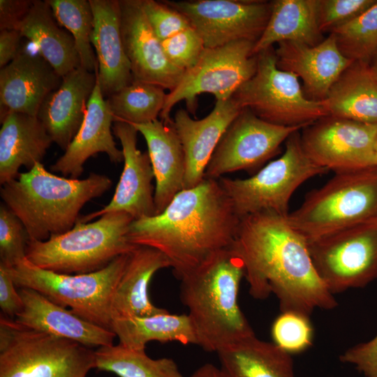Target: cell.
Instances as JSON below:
<instances>
[{"mask_svg": "<svg viewBox=\"0 0 377 377\" xmlns=\"http://www.w3.org/2000/svg\"><path fill=\"white\" fill-rule=\"evenodd\" d=\"M288 215L263 211L240 219L230 248L242 261L249 293L258 300L274 294L281 312L309 316L317 308H335L333 294L313 265L307 240Z\"/></svg>", "mask_w": 377, "mask_h": 377, "instance_id": "cell-1", "label": "cell"}, {"mask_svg": "<svg viewBox=\"0 0 377 377\" xmlns=\"http://www.w3.org/2000/svg\"><path fill=\"white\" fill-rule=\"evenodd\" d=\"M239 221L219 180L205 178L179 192L161 213L134 219L127 239L164 254L180 280L230 248Z\"/></svg>", "mask_w": 377, "mask_h": 377, "instance_id": "cell-2", "label": "cell"}, {"mask_svg": "<svg viewBox=\"0 0 377 377\" xmlns=\"http://www.w3.org/2000/svg\"><path fill=\"white\" fill-rule=\"evenodd\" d=\"M244 265L231 248L214 254L180 281V298L198 345L216 352L255 336L238 304Z\"/></svg>", "mask_w": 377, "mask_h": 377, "instance_id": "cell-3", "label": "cell"}, {"mask_svg": "<svg viewBox=\"0 0 377 377\" xmlns=\"http://www.w3.org/2000/svg\"><path fill=\"white\" fill-rule=\"evenodd\" d=\"M112 185L104 175L91 172L82 179L64 177L37 163L1 185L0 196L22 222L29 239L45 241L73 228L84 205Z\"/></svg>", "mask_w": 377, "mask_h": 377, "instance_id": "cell-4", "label": "cell"}, {"mask_svg": "<svg viewBox=\"0 0 377 377\" xmlns=\"http://www.w3.org/2000/svg\"><path fill=\"white\" fill-rule=\"evenodd\" d=\"M133 220L128 214L117 212L105 214L94 221H77L70 230L47 240L29 239L26 258L40 268L59 274L98 271L138 246L127 239Z\"/></svg>", "mask_w": 377, "mask_h": 377, "instance_id": "cell-5", "label": "cell"}, {"mask_svg": "<svg viewBox=\"0 0 377 377\" xmlns=\"http://www.w3.org/2000/svg\"><path fill=\"white\" fill-rule=\"evenodd\" d=\"M288 219L307 242L377 219V165L335 173Z\"/></svg>", "mask_w": 377, "mask_h": 377, "instance_id": "cell-6", "label": "cell"}, {"mask_svg": "<svg viewBox=\"0 0 377 377\" xmlns=\"http://www.w3.org/2000/svg\"><path fill=\"white\" fill-rule=\"evenodd\" d=\"M129 254H122L104 268L87 274L54 272L27 258L12 267H4L17 288L35 290L57 304L69 307L82 318L111 330L113 295Z\"/></svg>", "mask_w": 377, "mask_h": 377, "instance_id": "cell-7", "label": "cell"}, {"mask_svg": "<svg viewBox=\"0 0 377 377\" xmlns=\"http://www.w3.org/2000/svg\"><path fill=\"white\" fill-rule=\"evenodd\" d=\"M95 351L0 318V377H86Z\"/></svg>", "mask_w": 377, "mask_h": 377, "instance_id": "cell-8", "label": "cell"}, {"mask_svg": "<svg viewBox=\"0 0 377 377\" xmlns=\"http://www.w3.org/2000/svg\"><path fill=\"white\" fill-rule=\"evenodd\" d=\"M327 171L308 157L296 131L286 140L284 153L251 177H222L218 180L239 219L263 211L286 216L294 191L305 181Z\"/></svg>", "mask_w": 377, "mask_h": 377, "instance_id": "cell-9", "label": "cell"}, {"mask_svg": "<svg viewBox=\"0 0 377 377\" xmlns=\"http://www.w3.org/2000/svg\"><path fill=\"white\" fill-rule=\"evenodd\" d=\"M256 55L255 74L232 96L242 108L284 126L306 127L328 116L321 101L306 96L297 75L277 67L274 47Z\"/></svg>", "mask_w": 377, "mask_h": 377, "instance_id": "cell-10", "label": "cell"}, {"mask_svg": "<svg viewBox=\"0 0 377 377\" xmlns=\"http://www.w3.org/2000/svg\"><path fill=\"white\" fill-rule=\"evenodd\" d=\"M254 45L242 40L205 47L195 65L186 71L178 84L166 94L161 120L168 124L172 108L182 101H185L186 110L195 114L197 97L202 94H212L216 101L231 98L256 71Z\"/></svg>", "mask_w": 377, "mask_h": 377, "instance_id": "cell-11", "label": "cell"}, {"mask_svg": "<svg viewBox=\"0 0 377 377\" xmlns=\"http://www.w3.org/2000/svg\"><path fill=\"white\" fill-rule=\"evenodd\" d=\"M308 246L317 274L333 295L377 279V219L308 242Z\"/></svg>", "mask_w": 377, "mask_h": 377, "instance_id": "cell-12", "label": "cell"}, {"mask_svg": "<svg viewBox=\"0 0 377 377\" xmlns=\"http://www.w3.org/2000/svg\"><path fill=\"white\" fill-rule=\"evenodd\" d=\"M304 126L267 122L242 108L221 138L205 171V178L245 170L258 172L278 151L281 143Z\"/></svg>", "mask_w": 377, "mask_h": 377, "instance_id": "cell-13", "label": "cell"}, {"mask_svg": "<svg viewBox=\"0 0 377 377\" xmlns=\"http://www.w3.org/2000/svg\"><path fill=\"white\" fill-rule=\"evenodd\" d=\"M163 1L185 16L206 48L242 40L256 43L271 13V1Z\"/></svg>", "mask_w": 377, "mask_h": 377, "instance_id": "cell-14", "label": "cell"}, {"mask_svg": "<svg viewBox=\"0 0 377 377\" xmlns=\"http://www.w3.org/2000/svg\"><path fill=\"white\" fill-rule=\"evenodd\" d=\"M377 124L332 116L304 128L301 144L316 165L337 172L376 165Z\"/></svg>", "mask_w": 377, "mask_h": 377, "instance_id": "cell-15", "label": "cell"}, {"mask_svg": "<svg viewBox=\"0 0 377 377\" xmlns=\"http://www.w3.org/2000/svg\"><path fill=\"white\" fill-rule=\"evenodd\" d=\"M113 135L121 145L124 168L115 192L110 202L101 209L79 217V221L87 223L101 216L124 212L133 219L150 217L156 214L152 180L154 174L147 151L141 152L137 147L138 131L131 124L115 121Z\"/></svg>", "mask_w": 377, "mask_h": 377, "instance_id": "cell-16", "label": "cell"}, {"mask_svg": "<svg viewBox=\"0 0 377 377\" xmlns=\"http://www.w3.org/2000/svg\"><path fill=\"white\" fill-rule=\"evenodd\" d=\"M119 4L121 37L133 80L172 90L184 72L166 57L162 42L151 27L140 0H119Z\"/></svg>", "mask_w": 377, "mask_h": 377, "instance_id": "cell-17", "label": "cell"}, {"mask_svg": "<svg viewBox=\"0 0 377 377\" xmlns=\"http://www.w3.org/2000/svg\"><path fill=\"white\" fill-rule=\"evenodd\" d=\"M242 108L232 97L216 101L212 112L201 119L178 110L170 122L182 143L186 161L184 189L198 185L205 179L207 165L223 134Z\"/></svg>", "mask_w": 377, "mask_h": 377, "instance_id": "cell-18", "label": "cell"}, {"mask_svg": "<svg viewBox=\"0 0 377 377\" xmlns=\"http://www.w3.org/2000/svg\"><path fill=\"white\" fill-rule=\"evenodd\" d=\"M277 67L300 77L306 96L322 101L341 73L354 61L340 52L332 34L316 45L283 41L274 48Z\"/></svg>", "mask_w": 377, "mask_h": 377, "instance_id": "cell-19", "label": "cell"}, {"mask_svg": "<svg viewBox=\"0 0 377 377\" xmlns=\"http://www.w3.org/2000/svg\"><path fill=\"white\" fill-rule=\"evenodd\" d=\"M62 79L44 58L22 49L0 70V117L9 112L37 117L43 102Z\"/></svg>", "mask_w": 377, "mask_h": 377, "instance_id": "cell-20", "label": "cell"}, {"mask_svg": "<svg viewBox=\"0 0 377 377\" xmlns=\"http://www.w3.org/2000/svg\"><path fill=\"white\" fill-rule=\"evenodd\" d=\"M23 301L15 321L24 327L91 348L113 344L115 334L86 320L31 288H19Z\"/></svg>", "mask_w": 377, "mask_h": 377, "instance_id": "cell-21", "label": "cell"}, {"mask_svg": "<svg viewBox=\"0 0 377 377\" xmlns=\"http://www.w3.org/2000/svg\"><path fill=\"white\" fill-rule=\"evenodd\" d=\"M96 84V74L80 66L64 76L59 88L43 102L37 117L62 150L78 132Z\"/></svg>", "mask_w": 377, "mask_h": 377, "instance_id": "cell-22", "label": "cell"}, {"mask_svg": "<svg viewBox=\"0 0 377 377\" xmlns=\"http://www.w3.org/2000/svg\"><path fill=\"white\" fill-rule=\"evenodd\" d=\"M97 83L89 99L84 121L64 153L50 166V170L65 177L77 179L84 164L91 156L103 152L113 163L124 161L112 133L113 116Z\"/></svg>", "mask_w": 377, "mask_h": 377, "instance_id": "cell-23", "label": "cell"}, {"mask_svg": "<svg viewBox=\"0 0 377 377\" xmlns=\"http://www.w3.org/2000/svg\"><path fill=\"white\" fill-rule=\"evenodd\" d=\"M93 15L91 44L98 63L97 83L104 97L133 80L120 27L119 0H89Z\"/></svg>", "mask_w": 377, "mask_h": 377, "instance_id": "cell-24", "label": "cell"}, {"mask_svg": "<svg viewBox=\"0 0 377 377\" xmlns=\"http://www.w3.org/2000/svg\"><path fill=\"white\" fill-rule=\"evenodd\" d=\"M132 125L142 135L147 145L156 182L154 204L158 214L184 189L186 172L184 149L170 123L165 124L157 119Z\"/></svg>", "mask_w": 377, "mask_h": 377, "instance_id": "cell-25", "label": "cell"}, {"mask_svg": "<svg viewBox=\"0 0 377 377\" xmlns=\"http://www.w3.org/2000/svg\"><path fill=\"white\" fill-rule=\"evenodd\" d=\"M0 119V184L3 185L15 179L21 167L29 170L42 163L53 141L36 116L9 112Z\"/></svg>", "mask_w": 377, "mask_h": 377, "instance_id": "cell-26", "label": "cell"}, {"mask_svg": "<svg viewBox=\"0 0 377 377\" xmlns=\"http://www.w3.org/2000/svg\"><path fill=\"white\" fill-rule=\"evenodd\" d=\"M167 267H170L169 260L155 249L138 246L131 252L113 295L112 320L144 317L166 311L151 302L149 286L155 273Z\"/></svg>", "mask_w": 377, "mask_h": 377, "instance_id": "cell-27", "label": "cell"}, {"mask_svg": "<svg viewBox=\"0 0 377 377\" xmlns=\"http://www.w3.org/2000/svg\"><path fill=\"white\" fill-rule=\"evenodd\" d=\"M321 102L328 116L377 124V78L367 63L354 61Z\"/></svg>", "mask_w": 377, "mask_h": 377, "instance_id": "cell-28", "label": "cell"}, {"mask_svg": "<svg viewBox=\"0 0 377 377\" xmlns=\"http://www.w3.org/2000/svg\"><path fill=\"white\" fill-rule=\"evenodd\" d=\"M319 0H275L267 26L255 43L253 54L283 41L314 46L323 39L318 24Z\"/></svg>", "mask_w": 377, "mask_h": 377, "instance_id": "cell-29", "label": "cell"}, {"mask_svg": "<svg viewBox=\"0 0 377 377\" xmlns=\"http://www.w3.org/2000/svg\"><path fill=\"white\" fill-rule=\"evenodd\" d=\"M45 1L34 0L17 30L38 48L44 58L61 76L80 66L74 40L57 24Z\"/></svg>", "mask_w": 377, "mask_h": 377, "instance_id": "cell-30", "label": "cell"}, {"mask_svg": "<svg viewBox=\"0 0 377 377\" xmlns=\"http://www.w3.org/2000/svg\"><path fill=\"white\" fill-rule=\"evenodd\" d=\"M217 353L226 377H295L290 354L256 335Z\"/></svg>", "mask_w": 377, "mask_h": 377, "instance_id": "cell-31", "label": "cell"}, {"mask_svg": "<svg viewBox=\"0 0 377 377\" xmlns=\"http://www.w3.org/2000/svg\"><path fill=\"white\" fill-rule=\"evenodd\" d=\"M111 330L120 344L135 350H145L147 343L151 341L198 345L188 314H172L168 311L144 317L114 318Z\"/></svg>", "mask_w": 377, "mask_h": 377, "instance_id": "cell-32", "label": "cell"}, {"mask_svg": "<svg viewBox=\"0 0 377 377\" xmlns=\"http://www.w3.org/2000/svg\"><path fill=\"white\" fill-rule=\"evenodd\" d=\"M95 361L96 369L113 372L119 377H184L172 359L154 360L145 350L120 343L98 348Z\"/></svg>", "mask_w": 377, "mask_h": 377, "instance_id": "cell-33", "label": "cell"}, {"mask_svg": "<svg viewBox=\"0 0 377 377\" xmlns=\"http://www.w3.org/2000/svg\"><path fill=\"white\" fill-rule=\"evenodd\" d=\"M165 90L154 84L133 80L105 99L114 122L142 124L157 120L165 104Z\"/></svg>", "mask_w": 377, "mask_h": 377, "instance_id": "cell-34", "label": "cell"}, {"mask_svg": "<svg viewBox=\"0 0 377 377\" xmlns=\"http://www.w3.org/2000/svg\"><path fill=\"white\" fill-rule=\"evenodd\" d=\"M60 25L72 36L80 66L97 74L98 63L92 47L94 15L89 0H45Z\"/></svg>", "mask_w": 377, "mask_h": 377, "instance_id": "cell-35", "label": "cell"}, {"mask_svg": "<svg viewBox=\"0 0 377 377\" xmlns=\"http://www.w3.org/2000/svg\"><path fill=\"white\" fill-rule=\"evenodd\" d=\"M348 59L367 63L377 52V1L348 22L331 31Z\"/></svg>", "mask_w": 377, "mask_h": 377, "instance_id": "cell-36", "label": "cell"}, {"mask_svg": "<svg viewBox=\"0 0 377 377\" xmlns=\"http://www.w3.org/2000/svg\"><path fill=\"white\" fill-rule=\"evenodd\" d=\"M272 336L274 343L289 354L305 350L313 340L309 316L292 311L281 312L272 324Z\"/></svg>", "mask_w": 377, "mask_h": 377, "instance_id": "cell-37", "label": "cell"}, {"mask_svg": "<svg viewBox=\"0 0 377 377\" xmlns=\"http://www.w3.org/2000/svg\"><path fill=\"white\" fill-rule=\"evenodd\" d=\"M29 239L20 219L4 203H1L0 265L12 267L26 259Z\"/></svg>", "mask_w": 377, "mask_h": 377, "instance_id": "cell-38", "label": "cell"}, {"mask_svg": "<svg viewBox=\"0 0 377 377\" xmlns=\"http://www.w3.org/2000/svg\"><path fill=\"white\" fill-rule=\"evenodd\" d=\"M161 42L169 61L184 72L195 65L205 48L201 37L191 27Z\"/></svg>", "mask_w": 377, "mask_h": 377, "instance_id": "cell-39", "label": "cell"}, {"mask_svg": "<svg viewBox=\"0 0 377 377\" xmlns=\"http://www.w3.org/2000/svg\"><path fill=\"white\" fill-rule=\"evenodd\" d=\"M153 31L162 41L191 27L188 20L164 1L140 0Z\"/></svg>", "mask_w": 377, "mask_h": 377, "instance_id": "cell-40", "label": "cell"}, {"mask_svg": "<svg viewBox=\"0 0 377 377\" xmlns=\"http://www.w3.org/2000/svg\"><path fill=\"white\" fill-rule=\"evenodd\" d=\"M376 0H319L318 24L322 32L331 33L371 7Z\"/></svg>", "mask_w": 377, "mask_h": 377, "instance_id": "cell-41", "label": "cell"}, {"mask_svg": "<svg viewBox=\"0 0 377 377\" xmlns=\"http://www.w3.org/2000/svg\"><path fill=\"white\" fill-rule=\"evenodd\" d=\"M339 359L354 365L365 377H377V334L368 341L350 347Z\"/></svg>", "mask_w": 377, "mask_h": 377, "instance_id": "cell-42", "label": "cell"}, {"mask_svg": "<svg viewBox=\"0 0 377 377\" xmlns=\"http://www.w3.org/2000/svg\"><path fill=\"white\" fill-rule=\"evenodd\" d=\"M7 269L0 265V307L6 316L15 317L22 311L23 301Z\"/></svg>", "mask_w": 377, "mask_h": 377, "instance_id": "cell-43", "label": "cell"}, {"mask_svg": "<svg viewBox=\"0 0 377 377\" xmlns=\"http://www.w3.org/2000/svg\"><path fill=\"white\" fill-rule=\"evenodd\" d=\"M33 0H0V30H17L28 14Z\"/></svg>", "mask_w": 377, "mask_h": 377, "instance_id": "cell-44", "label": "cell"}, {"mask_svg": "<svg viewBox=\"0 0 377 377\" xmlns=\"http://www.w3.org/2000/svg\"><path fill=\"white\" fill-rule=\"evenodd\" d=\"M22 36L18 30H0V67L11 62L22 50L20 40Z\"/></svg>", "mask_w": 377, "mask_h": 377, "instance_id": "cell-45", "label": "cell"}, {"mask_svg": "<svg viewBox=\"0 0 377 377\" xmlns=\"http://www.w3.org/2000/svg\"><path fill=\"white\" fill-rule=\"evenodd\" d=\"M190 377H226L221 368L205 364L195 370Z\"/></svg>", "mask_w": 377, "mask_h": 377, "instance_id": "cell-46", "label": "cell"}, {"mask_svg": "<svg viewBox=\"0 0 377 377\" xmlns=\"http://www.w3.org/2000/svg\"><path fill=\"white\" fill-rule=\"evenodd\" d=\"M369 68L374 75L377 78V52L367 62Z\"/></svg>", "mask_w": 377, "mask_h": 377, "instance_id": "cell-47", "label": "cell"}, {"mask_svg": "<svg viewBox=\"0 0 377 377\" xmlns=\"http://www.w3.org/2000/svg\"><path fill=\"white\" fill-rule=\"evenodd\" d=\"M375 161H376V165H377V137H376V145H375Z\"/></svg>", "mask_w": 377, "mask_h": 377, "instance_id": "cell-48", "label": "cell"}]
</instances>
